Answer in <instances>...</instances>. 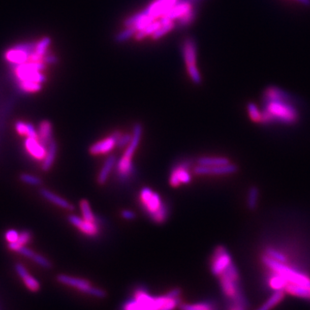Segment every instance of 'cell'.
I'll return each instance as SVG.
<instances>
[{
    "instance_id": "6da1fadb",
    "label": "cell",
    "mask_w": 310,
    "mask_h": 310,
    "mask_svg": "<svg viewBox=\"0 0 310 310\" xmlns=\"http://www.w3.org/2000/svg\"><path fill=\"white\" fill-rule=\"evenodd\" d=\"M264 109L261 123L280 122L294 124L298 121L299 113L290 93L277 86L266 88L263 93Z\"/></svg>"
},
{
    "instance_id": "7a4b0ae2",
    "label": "cell",
    "mask_w": 310,
    "mask_h": 310,
    "mask_svg": "<svg viewBox=\"0 0 310 310\" xmlns=\"http://www.w3.org/2000/svg\"><path fill=\"white\" fill-rule=\"evenodd\" d=\"M181 294V289L174 288L163 295L153 296L146 288L137 287L120 310H175L182 302Z\"/></svg>"
},
{
    "instance_id": "3957f363",
    "label": "cell",
    "mask_w": 310,
    "mask_h": 310,
    "mask_svg": "<svg viewBox=\"0 0 310 310\" xmlns=\"http://www.w3.org/2000/svg\"><path fill=\"white\" fill-rule=\"evenodd\" d=\"M46 66L44 59H37L31 54L28 60L12 67V75L18 89L27 94H33L42 90L47 79L44 74Z\"/></svg>"
},
{
    "instance_id": "277c9868",
    "label": "cell",
    "mask_w": 310,
    "mask_h": 310,
    "mask_svg": "<svg viewBox=\"0 0 310 310\" xmlns=\"http://www.w3.org/2000/svg\"><path fill=\"white\" fill-rule=\"evenodd\" d=\"M221 291L227 300V303L238 305L247 309V299L243 292L240 285V273L234 263L218 276Z\"/></svg>"
},
{
    "instance_id": "5b68a950",
    "label": "cell",
    "mask_w": 310,
    "mask_h": 310,
    "mask_svg": "<svg viewBox=\"0 0 310 310\" xmlns=\"http://www.w3.org/2000/svg\"><path fill=\"white\" fill-rule=\"evenodd\" d=\"M140 198L145 211L149 215L152 222L161 224L167 221L168 209L167 206L162 203L160 195L145 187L141 190Z\"/></svg>"
},
{
    "instance_id": "8992f818",
    "label": "cell",
    "mask_w": 310,
    "mask_h": 310,
    "mask_svg": "<svg viewBox=\"0 0 310 310\" xmlns=\"http://www.w3.org/2000/svg\"><path fill=\"white\" fill-rule=\"evenodd\" d=\"M56 280L61 285L76 289L79 292L95 298L105 299L107 296V292L104 289L93 286L91 283L86 279L69 276L66 274H59L56 276Z\"/></svg>"
},
{
    "instance_id": "52a82bcc",
    "label": "cell",
    "mask_w": 310,
    "mask_h": 310,
    "mask_svg": "<svg viewBox=\"0 0 310 310\" xmlns=\"http://www.w3.org/2000/svg\"><path fill=\"white\" fill-rule=\"evenodd\" d=\"M32 48L33 43H20L9 48L4 57L6 62H8L12 67L19 65L28 60L30 57Z\"/></svg>"
},
{
    "instance_id": "ba28073f",
    "label": "cell",
    "mask_w": 310,
    "mask_h": 310,
    "mask_svg": "<svg viewBox=\"0 0 310 310\" xmlns=\"http://www.w3.org/2000/svg\"><path fill=\"white\" fill-rule=\"evenodd\" d=\"M233 263L232 257L229 251L223 245H218L214 249L210 261V271L214 276H220L229 265Z\"/></svg>"
},
{
    "instance_id": "9c48e42d",
    "label": "cell",
    "mask_w": 310,
    "mask_h": 310,
    "mask_svg": "<svg viewBox=\"0 0 310 310\" xmlns=\"http://www.w3.org/2000/svg\"><path fill=\"white\" fill-rule=\"evenodd\" d=\"M192 161H184L176 166L171 172L170 184L173 187H178L181 183H189L192 180L189 168L192 167Z\"/></svg>"
},
{
    "instance_id": "30bf717a",
    "label": "cell",
    "mask_w": 310,
    "mask_h": 310,
    "mask_svg": "<svg viewBox=\"0 0 310 310\" xmlns=\"http://www.w3.org/2000/svg\"><path fill=\"white\" fill-rule=\"evenodd\" d=\"M177 3L178 0H154L143 11L147 16H150L156 20L158 17H161L165 13H167Z\"/></svg>"
},
{
    "instance_id": "8fae6325",
    "label": "cell",
    "mask_w": 310,
    "mask_h": 310,
    "mask_svg": "<svg viewBox=\"0 0 310 310\" xmlns=\"http://www.w3.org/2000/svg\"><path fill=\"white\" fill-rule=\"evenodd\" d=\"M238 171V167L234 164L229 163L217 167H205L199 166L194 167L193 172L197 175H229L233 174Z\"/></svg>"
},
{
    "instance_id": "7c38bea8",
    "label": "cell",
    "mask_w": 310,
    "mask_h": 310,
    "mask_svg": "<svg viewBox=\"0 0 310 310\" xmlns=\"http://www.w3.org/2000/svg\"><path fill=\"white\" fill-rule=\"evenodd\" d=\"M121 136V133L119 131L113 133L111 136L105 140L99 141L97 143L93 144L92 146H90L89 152L92 155L105 154L110 152L115 146H116V141Z\"/></svg>"
},
{
    "instance_id": "4fadbf2b",
    "label": "cell",
    "mask_w": 310,
    "mask_h": 310,
    "mask_svg": "<svg viewBox=\"0 0 310 310\" xmlns=\"http://www.w3.org/2000/svg\"><path fill=\"white\" fill-rule=\"evenodd\" d=\"M69 223L76 227L77 229L85 234L87 236H96L99 233V223H90L87 221L84 220L83 218L71 214L68 217Z\"/></svg>"
},
{
    "instance_id": "5bb4252c",
    "label": "cell",
    "mask_w": 310,
    "mask_h": 310,
    "mask_svg": "<svg viewBox=\"0 0 310 310\" xmlns=\"http://www.w3.org/2000/svg\"><path fill=\"white\" fill-rule=\"evenodd\" d=\"M24 147L28 154L36 161H43L47 154V148L38 138H26Z\"/></svg>"
},
{
    "instance_id": "9a60e30c",
    "label": "cell",
    "mask_w": 310,
    "mask_h": 310,
    "mask_svg": "<svg viewBox=\"0 0 310 310\" xmlns=\"http://www.w3.org/2000/svg\"><path fill=\"white\" fill-rule=\"evenodd\" d=\"M183 60L187 66L196 65L198 57V46L192 37H187L182 44Z\"/></svg>"
},
{
    "instance_id": "2e32d148",
    "label": "cell",
    "mask_w": 310,
    "mask_h": 310,
    "mask_svg": "<svg viewBox=\"0 0 310 310\" xmlns=\"http://www.w3.org/2000/svg\"><path fill=\"white\" fill-rule=\"evenodd\" d=\"M15 270L20 278L23 280V284L28 291H32V292H37L40 291L41 285H40L39 281L27 271L24 265L18 263L15 265Z\"/></svg>"
},
{
    "instance_id": "e0dca14e",
    "label": "cell",
    "mask_w": 310,
    "mask_h": 310,
    "mask_svg": "<svg viewBox=\"0 0 310 310\" xmlns=\"http://www.w3.org/2000/svg\"><path fill=\"white\" fill-rule=\"evenodd\" d=\"M192 7H193V5L189 2L176 4L171 10H169L167 13H165L161 17L160 21H161V24L178 19L181 16H183L184 13L190 11Z\"/></svg>"
},
{
    "instance_id": "ac0fdd59",
    "label": "cell",
    "mask_w": 310,
    "mask_h": 310,
    "mask_svg": "<svg viewBox=\"0 0 310 310\" xmlns=\"http://www.w3.org/2000/svg\"><path fill=\"white\" fill-rule=\"evenodd\" d=\"M16 253L23 255L25 258H28L29 260L34 261L37 265L42 266V267L45 268V269H50L52 267V264L50 261L45 258V257L41 255V254H37L36 252L31 250L29 248L26 247L25 246H21V247L17 249Z\"/></svg>"
},
{
    "instance_id": "d6986e66",
    "label": "cell",
    "mask_w": 310,
    "mask_h": 310,
    "mask_svg": "<svg viewBox=\"0 0 310 310\" xmlns=\"http://www.w3.org/2000/svg\"><path fill=\"white\" fill-rule=\"evenodd\" d=\"M141 135H142V126L141 123H136L133 128L132 141L124 152L123 158L132 160L133 155L136 152V148L138 147L139 143L141 141Z\"/></svg>"
},
{
    "instance_id": "ffe728a7",
    "label": "cell",
    "mask_w": 310,
    "mask_h": 310,
    "mask_svg": "<svg viewBox=\"0 0 310 310\" xmlns=\"http://www.w3.org/2000/svg\"><path fill=\"white\" fill-rule=\"evenodd\" d=\"M179 310H220L216 302L212 300H204L196 302H181Z\"/></svg>"
},
{
    "instance_id": "44dd1931",
    "label": "cell",
    "mask_w": 310,
    "mask_h": 310,
    "mask_svg": "<svg viewBox=\"0 0 310 310\" xmlns=\"http://www.w3.org/2000/svg\"><path fill=\"white\" fill-rule=\"evenodd\" d=\"M40 193L42 195L44 199L53 203L54 205L59 206L62 209H68V210H73L74 209V205H72L69 202L66 200L65 198L59 197L58 195L55 194L53 192H51L49 190L43 188L40 191Z\"/></svg>"
},
{
    "instance_id": "7402d4cb",
    "label": "cell",
    "mask_w": 310,
    "mask_h": 310,
    "mask_svg": "<svg viewBox=\"0 0 310 310\" xmlns=\"http://www.w3.org/2000/svg\"><path fill=\"white\" fill-rule=\"evenodd\" d=\"M285 291H273L270 297H268L263 304L260 305V307L255 310H272L275 307H277L285 299Z\"/></svg>"
},
{
    "instance_id": "603a6c76",
    "label": "cell",
    "mask_w": 310,
    "mask_h": 310,
    "mask_svg": "<svg viewBox=\"0 0 310 310\" xmlns=\"http://www.w3.org/2000/svg\"><path fill=\"white\" fill-rule=\"evenodd\" d=\"M38 139L45 146H48L49 142L53 140V126L48 120L41 121L37 129Z\"/></svg>"
},
{
    "instance_id": "cb8c5ba5",
    "label": "cell",
    "mask_w": 310,
    "mask_h": 310,
    "mask_svg": "<svg viewBox=\"0 0 310 310\" xmlns=\"http://www.w3.org/2000/svg\"><path fill=\"white\" fill-rule=\"evenodd\" d=\"M116 162V157L115 155H110L105 161V164H104V166L102 167L99 176H98V183L100 185H104L106 183V181L108 180V178H109V175L115 167Z\"/></svg>"
},
{
    "instance_id": "d4e9b609",
    "label": "cell",
    "mask_w": 310,
    "mask_h": 310,
    "mask_svg": "<svg viewBox=\"0 0 310 310\" xmlns=\"http://www.w3.org/2000/svg\"><path fill=\"white\" fill-rule=\"evenodd\" d=\"M15 130L20 136H25L26 138H38L37 130L33 124L23 121H17L15 123Z\"/></svg>"
},
{
    "instance_id": "484cf974",
    "label": "cell",
    "mask_w": 310,
    "mask_h": 310,
    "mask_svg": "<svg viewBox=\"0 0 310 310\" xmlns=\"http://www.w3.org/2000/svg\"><path fill=\"white\" fill-rule=\"evenodd\" d=\"M57 154V144L54 139L49 142L48 145V150H47V154L45 158L43 161L42 164V169L44 172H48L51 169V167H53L55 158Z\"/></svg>"
},
{
    "instance_id": "4316f807",
    "label": "cell",
    "mask_w": 310,
    "mask_h": 310,
    "mask_svg": "<svg viewBox=\"0 0 310 310\" xmlns=\"http://www.w3.org/2000/svg\"><path fill=\"white\" fill-rule=\"evenodd\" d=\"M229 163H230V161L229 159L225 157H202L198 160V164L199 166H205V167H217Z\"/></svg>"
},
{
    "instance_id": "83f0119b",
    "label": "cell",
    "mask_w": 310,
    "mask_h": 310,
    "mask_svg": "<svg viewBox=\"0 0 310 310\" xmlns=\"http://www.w3.org/2000/svg\"><path fill=\"white\" fill-rule=\"evenodd\" d=\"M198 9L192 7L190 11L184 13L183 16H181L178 18V26L180 28H186L188 26L192 25L194 23L195 20L198 16Z\"/></svg>"
},
{
    "instance_id": "f1b7e54d",
    "label": "cell",
    "mask_w": 310,
    "mask_h": 310,
    "mask_svg": "<svg viewBox=\"0 0 310 310\" xmlns=\"http://www.w3.org/2000/svg\"><path fill=\"white\" fill-rule=\"evenodd\" d=\"M161 26V21H156L155 20L154 22H152L151 24L147 26L146 28L137 31L136 35H135V38H136V41H141V40L145 39L148 36H152L155 31L157 30Z\"/></svg>"
},
{
    "instance_id": "f546056e",
    "label": "cell",
    "mask_w": 310,
    "mask_h": 310,
    "mask_svg": "<svg viewBox=\"0 0 310 310\" xmlns=\"http://www.w3.org/2000/svg\"><path fill=\"white\" fill-rule=\"evenodd\" d=\"M79 205H80L82 215H83L84 220L90 222V223H99L98 218L93 214L92 210L90 209V203H88L87 200L83 199V200L80 201Z\"/></svg>"
},
{
    "instance_id": "4dcf8cb0",
    "label": "cell",
    "mask_w": 310,
    "mask_h": 310,
    "mask_svg": "<svg viewBox=\"0 0 310 310\" xmlns=\"http://www.w3.org/2000/svg\"><path fill=\"white\" fill-rule=\"evenodd\" d=\"M31 240V234L29 232L23 231L20 233L19 238L17 242L8 244V247L10 250L13 252H17L18 248L21 246H25Z\"/></svg>"
},
{
    "instance_id": "1f68e13d",
    "label": "cell",
    "mask_w": 310,
    "mask_h": 310,
    "mask_svg": "<svg viewBox=\"0 0 310 310\" xmlns=\"http://www.w3.org/2000/svg\"><path fill=\"white\" fill-rule=\"evenodd\" d=\"M175 28V23L173 21L168 22V23H163L161 24V27L155 31L154 33L152 35V40H159L162 38L164 36H166L167 33H169L170 31H172Z\"/></svg>"
},
{
    "instance_id": "d6a6232c",
    "label": "cell",
    "mask_w": 310,
    "mask_h": 310,
    "mask_svg": "<svg viewBox=\"0 0 310 310\" xmlns=\"http://www.w3.org/2000/svg\"><path fill=\"white\" fill-rule=\"evenodd\" d=\"M137 29L135 27H126L123 30L119 32L116 36V43H121L130 40L131 37H135Z\"/></svg>"
},
{
    "instance_id": "836d02e7",
    "label": "cell",
    "mask_w": 310,
    "mask_h": 310,
    "mask_svg": "<svg viewBox=\"0 0 310 310\" xmlns=\"http://www.w3.org/2000/svg\"><path fill=\"white\" fill-rule=\"evenodd\" d=\"M259 193H260L259 190L255 186H253L249 189L247 194L248 209H252V210L256 209L258 200H259Z\"/></svg>"
},
{
    "instance_id": "e575fe53",
    "label": "cell",
    "mask_w": 310,
    "mask_h": 310,
    "mask_svg": "<svg viewBox=\"0 0 310 310\" xmlns=\"http://www.w3.org/2000/svg\"><path fill=\"white\" fill-rule=\"evenodd\" d=\"M247 111L252 121H255V122H260L261 121L262 111H260V109L255 104L249 103L247 105Z\"/></svg>"
},
{
    "instance_id": "d590c367",
    "label": "cell",
    "mask_w": 310,
    "mask_h": 310,
    "mask_svg": "<svg viewBox=\"0 0 310 310\" xmlns=\"http://www.w3.org/2000/svg\"><path fill=\"white\" fill-rule=\"evenodd\" d=\"M265 254L266 256L270 257L272 260H276L278 262L284 263V264H287V257L285 256V254H282L281 252L277 251L274 248H267L265 250Z\"/></svg>"
},
{
    "instance_id": "8d00e7d4",
    "label": "cell",
    "mask_w": 310,
    "mask_h": 310,
    "mask_svg": "<svg viewBox=\"0 0 310 310\" xmlns=\"http://www.w3.org/2000/svg\"><path fill=\"white\" fill-rule=\"evenodd\" d=\"M187 72L195 85H200L202 83V76L197 65L187 66Z\"/></svg>"
},
{
    "instance_id": "74e56055",
    "label": "cell",
    "mask_w": 310,
    "mask_h": 310,
    "mask_svg": "<svg viewBox=\"0 0 310 310\" xmlns=\"http://www.w3.org/2000/svg\"><path fill=\"white\" fill-rule=\"evenodd\" d=\"M20 179L23 182V183H26V184H29V185L38 186L42 184V179L35 176V175L29 174V173H23L20 176Z\"/></svg>"
},
{
    "instance_id": "f35d334b",
    "label": "cell",
    "mask_w": 310,
    "mask_h": 310,
    "mask_svg": "<svg viewBox=\"0 0 310 310\" xmlns=\"http://www.w3.org/2000/svg\"><path fill=\"white\" fill-rule=\"evenodd\" d=\"M131 141H132V135L131 134L121 135L116 141V146L119 148H123L124 147H128Z\"/></svg>"
},
{
    "instance_id": "ab89813d",
    "label": "cell",
    "mask_w": 310,
    "mask_h": 310,
    "mask_svg": "<svg viewBox=\"0 0 310 310\" xmlns=\"http://www.w3.org/2000/svg\"><path fill=\"white\" fill-rule=\"evenodd\" d=\"M20 233L17 232L15 229H9L8 231H6V234H5V238L6 240L8 242V244H12V243L17 242L19 238Z\"/></svg>"
},
{
    "instance_id": "60d3db41",
    "label": "cell",
    "mask_w": 310,
    "mask_h": 310,
    "mask_svg": "<svg viewBox=\"0 0 310 310\" xmlns=\"http://www.w3.org/2000/svg\"><path fill=\"white\" fill-rule=\"evenodd\" d=\"M121 216L127 219V220H133L136 218V213L131 210H122L121 211Z\"/></svg>"
},
{
    "instance_id": "b9f144b4",
    "label": "cell",
    "mask_w": 310,
    "mask_h": 310,
    "mask_svg": "<svg viewBox=\"0 0 310 310\" xmlns=\"http://www.w3.org/2000/svg\"><path fill=\"white\" fill-rule=\"evenodd\" d=\"M227 310H247L243 307L238 306V305L232 304V303H227Z\"/></svg>"
},
{
    "instance_id": "7bdbcfd3",
    "label": "cell",
    "mask_w": 310,
    "mask_h": 310,
    "mask_svg": "<svg viewBox=\"0 0 310 310\" xmlns=\"http://www.w3.org/2000/svg\"><path fill=\"white\" fill-rule=\"evenodd\" d=\"M296 1L299 2V3L302 4L303 6H310V0H296Z\"/></svg>"
}]
</instances>
